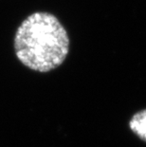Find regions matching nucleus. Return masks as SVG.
<instances>
[{
	"instance_id": "f257e3e1",
	"label": "nucleus",
	"mask_w": 146,
	"mask_h": 147,
	"mask_svg": "<svg viewBox=\"0 0 146 147\" xmlns=\"http://www.w3.org/2000/svg\"><path fill=\"white\" fill-rule=\"evenodd\" d=\"M13 47L15 55L24 65L45 73L65 62L69 51V37L55 15L36 11L18 27Z\"/></svg>"
},
{
	"instance_id": "f03ea898",
	"label": "nucleus",
	"mask_w": 146,
	"mask_h": 147,
	"mask_svg": "<svg viewBox=\"0 0 146 147\" xmlns=\"http://www.w3.org/2000/svg\"><path fill=\"white\" fill-rule=\"evenodd\" d=\"M129 127L139 139L146 142V109L137 112L129 121Z\"/></svg>"
}]
</instances>
